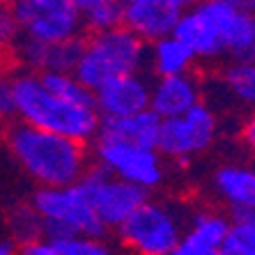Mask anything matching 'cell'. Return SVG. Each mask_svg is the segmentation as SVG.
Returning <instances> with one entry per match:
<instances>
[{
    "label": "cell",
    "mask_w": 255,
    "mask_h": 255,
    "mask_svg": "<svg viewBox=\"0 0 255 255\" xmlns=\"http://www.w3.org/2000/svg\"><path fill=\"white\" fill-rule=\"evenodd\" d=\"M5 142L16 161L44 189L74 186L88 170L85 145L71 138L35 129L25 122H9L5 129Z\"/></svg>",
    "instance_id": "cell-1"
},
{
    "label": "cell",
    "mask_w": 255,
    "mask_h": 255,
    "mask_svg": "<svg viewBox=\"0 0 255 255\" xmlns=\"http://www.w3.org/2000/svg\"><path fill=\"white\" fill-rule=\"evenodd\" d=\"M14 104L21 122L35 129L58 133L71 140L85 142L95 140L99 133L101 118L92 106H74L55 99L42 85L37 74H21L12 81Z\"/></svg>",
    "instance_id": "cell-2"
},
{
    "label": "cell",
    "mask_w": 255,
    "mask_h": 255,
    "mask_svg": "<svg viewBox=\"0 0 255 255\" xmlns=\"http://www.w3.org/2000/svg\"><path fill=\"white\" fill-rule=\"evenodd\" d=\"M145 65L147 44H142L125 25H120L83 39V53L74 69V78L90 92H97L104 83L118 76L140 74Z\"/></svg>",
    "instance_id": "cell-3"
},
{
    "label": "cell",
    "mask_w": 255,
    "mask_h": 255,
    "mask_svg": "<svg viewBox=\"0 0 255 255\" xmlns=\"http://www.w3.org/2000/svg\"><path fill=\"white\" fill-rule=\"evenodd\" d=\"M32 209L42 219V232L48 242H62L71 237L104 239L106 228L97 219L81 186L39 189L32 198Z\"/></svg>",
    "instance_id": "cell-4"
},
{
    "label": "cell",
    "mask_w": 255,
    "mask_h": 255,
    "mask_svg": "<svg viewBox=\"0 0 255 255\" xmlns=\"http://www.w3.org/2000/svg\"><path fill=\"white\" fill-rule=\"evenodd\" d=\"M118 235L136 255H172L179 239L184 237V228L172 205L145 200L118 228Z\"/></svg>",
    "instance_id": "cell-5"
},
{
    "label": "cell",
    "mask_w": 255,
    "mask_h": 255,
    "mask_svg": "<svg viewBox=\"0 0 255 255\" xmlns=\"http://www.w3.org/2000/svg\"><path fill=\"white\" fill-rule=\"evenodd\" d=\"M12 14L28 39L42 44H62L83 32L76 0H18L12 2Z\"/></svg>",
    "instance_id": "cell-6"
},
{
    "label": "cell",
    "mask_w": 255,
    "mask_h": 255,
    "mask_svg": "<svg viewBox=\"0 0 255 255\" xmlns=\"http://www.w3.org/2000/svg\"><path fill=\"white\" fill-rule=\"evenodd\" d=\"M219 133V120L207 104H198L184 115L172 120H161L156 152L179 163H186L191 156L202 154L212 147Z\"/></svg>",
    "instance_id": "cell-7"
},
{
    "label": "cell",
    "mask_w": 255,
    "mask_h": 255,
    "mask_svg": "<svg viewBox=\"0 0 255 255\" xmlns=\"http://www.w3.org/2000/svg\"><path fill=\"white\" fill-rule=\"evenodd\" d=\"M81 191L88 198L90 207L95 209L97 219L104 223V228H120L131 214L147 200V193L138 186H131L122 179L108 175L104 168L95 166L85 170V175L78 182Z\"/></svg>",
    "instance_id": "cell-8"
},
{
    "label": "cell",
    "mask_w": 255,
    "mask_h": 255,
    "mask_svg": "<svg viewBox=\"0 0 255 255\" xmlns=\"http://www.w3.org/2000/svg\"><path fill=\"white\" fill-rule=\"evenodd\" d=\"M95 159L97 166L104 168L108 175L138 186L145 193L163 182V163L156 149H142L127 142L97 138Z\"/></svg>",
    "instance_id": "cell-9"
},
{
    "label": "cell",
    "mask_w": 255,
    "mask_h": 255,
    "mask_svg": "<svg viewBox=\"0 0 255 255\" xmlns=\"http://www.w3.org/2000/svg\"><path fill=\"white\" fill-rule=\"evenodd\" d=\"M198 7L216 30L223 53L235 65H255V14L242 0H207Z\"/></svg>",
    "instance_id": "cell-10"
},
{
    "label": "cell",
    "mask_w": 255,
    "mask_h": 255,
    "mask_svg": "<svg viewBox=\"0 0 255 255\" xmlns=\"http://www.w3.org/2000/svg\"><path fill=\"white\" fill-rule=\"evenodd\" d=\"M186 9L184 0H127L122 2V25L142 44H154L172 35Z\"/></svg>",
    "instance_id": "cell-11"
},
{
    "label": "cell",
    "mask_w": 255,
    "mask_h": 255,
    "mask_svg": "<svg viewBox=\"0 0 255 255\" xmlns=\"http://www.w3.org/2000/svg\"><path fill=\"white\" fill-rule=\"evenodd\" d=\"M149 92L152 85L142 74L118 76L104 83L95 95V108L101 120L129 118V115L149 111Z\"/></svg>",
    "instance_id": "cell-12"
},
{
    "label": "cell",
    "mask_w": 255,
    "mask_h": 255,
    "mask_svg": "<svg viewBox=\"0 0 255 255\" xmlns=\"http://www.w3.org/2000/svg\"><path fill=\"white\" fill-rule=\"evenodd\" d=\"M198 104H200V83L191 74L159 78L149 92V111L159 120L179 118Z\"/></svg>",
    "instance_id": "cell-13"
},
{
    "label": "cell",
    "mask_w": 255,
    "mask_h": 255,
    "mask_svg": "<svg viewBox=\"0 0 255 255\" xmlns=\"http://www.w3.org/2000/svg\"><path fill=\"white\" fill-rule=\"evenodd\" d=\"M159 129H161V120L152 111H142V113L129 115V118L101 120L97 138L127 142V145L142 149H156Z\"/></svg>",
    "instance_id": "cell-14"
},
{
    "label": "cell",
    "mask_w": 255,
    "mask_h": 255,
    "mask_svg": "<svg viewBox=\"0 0 255 255\" xmlns=\"http://www.w3.org/2000/svg\"><path fill=\"white\" fill-rule=\"evenodd\" d=\"M172 37L179 39L196 60H216L223 55V46L209 18L200 12V7H189L177 21Z\"/></svg>",
    "instance_id": "cell-15"
},
{
    "label": "cell",
    "mask_w": 255,
    "mask_h": 255,
    "mask_svg": "<svg viewBox=\"0 0 255 255\" xmlns=\"http://www.w3.org/2000/svg\"><path fill=\"white\" fill-rule=\"evenodd\" d=\"M214 189L232 209H255V168L221 166L214 172Z\"/></svg>",
    "instance_id": "cell-16"
},
{
    "label": "cell",
    "mask_w": 255,
    "mask_h": 255,
    "mask_svg": "<svg viewBox=\"0 0 255 255\" xmlns=\"http://www.w3.org/2000/svg\"><path fill=\"white\" fill-rule=\"evenodd\" d=\"M147 62L152 65V69H154V74L159 78H168V76L191 74V67H193L196 58L191 55V51L184 44L170 35L149 46Z\"/></svg>",
    "instance_id": "cell-17"
},
{
    "label": "cell",
    "mask_w": 255,
    "mask_h": 255,
    "mask_svg": "<svg viewBox=\"0 0 255 255\" xmlns=\"http://www.w3.org/2000/svg\"><path fill=\"white\" fill-rule=\"evenodd\" d=\"M76 9L83 30H90L92 35L122 25V2L118 0H76Z\"/></svg>",
    "instance_id": "cell-18"
},
{
    "label": "cell",
    "mask_w": 255,
    "mask_h": 255,
    "mask_svg": "<svg viewBox=\"0 0 255 255\" xmlns=\"http://www.w3.org/2000/svg\"><path fill=\"white\" fill-rule=\"evenodd\" d=\"M221 255H255V209H232L230 230L219 249Z\"/></svg>",
    "instance_id": "cell-19"
},
{
    "label": "cell",
    "mask_w": 255,
    "mask_h": 255,
    "mask_svg": "<svg viewBox=\"0 0 255 255\" xmlns=\"http://www.w3.org/2000/svg\"><path fill=\"white\" fill-rule=\"evenodd\" d=\"M42 85L55 97V99L74 104V106H92L95 108V95L85 85L74 78V74H37Z\"/></svg>",
    "instance_id": "cell-20"
},
{
    "label": "cell",
    "mask_w": 255,
    "mask_h": 255,
    "mask_svg": "<svg viewBox=\"0 0 255 255\" xmlns=\"http://www.w3.org/2000/svg\"><path fill=\"white\" fill-rule=\"evenodd\" d=\"M228 230H230V221L228 216L219 212H198L191 219V228L186 230L189 237H193L196 242L205 244L209 249L219 251L223 239H226Z\"/></svg>",
    "instance_id": "cell-21"
},
{
    "label": "cell",
    "mask_w": 255,
    "mask_h": 255,
    "mask_svg": "<svg viewBox=\"0 0 255 255\" xmlns=\"http://www.w3.org/2000/svg\"><path fill=\"white\" fill-rule=\"evenodd\" d=\"M83 53V37L62 44H46L42 74H74Z\"/></svg>",
    "instance_id": "cell-22"
},
{
    "label": "cell",
    "mask_w": 255,
    "mask_h": 255,
    "mask_svg": "<svg viewBox=\"0 0 255 255\" xmlns=\"http://www.w3.org/2000/svg\"><path fill=\"white\" fill-rule=\"evenodd\" d=\"M223 81L235 99L255 111V65H230Z\"/></svg>",
    "instance_id": "cell-23"
},
{
    "label": "cell",
    "mask_w": 255,
    "mask_h": 255,
    "mask_svg": "<svg viewBox=\"0 0 255 255\" xmlns=\"http://www.w3.org/2000/svg\"><path fill=\"white\" fill-rule=\"evenodd\" d=\"M9 228L12 235L21 246L32 242H39L42 235V219L32 207H16L9 214Z\"/></svg>",
    "instance_id": "cell-24"
},
{
    "label": "cell",
    "mask_w": 255,
    "mask_h": 255,
    "mask_svg": "<svg viewBox=\"0 0 255 255\" xmlns=\"http://www.w3.org/2000/svg\"><path fill=\"white\" fill-rule=\"evenodd\" d=\"M60 255H115L113 246L104 239L92 237H71L62 242H51Z\"/></svg>",
    "instance_id": "cell-25"
},
{
    "label": "cell",
    "mask_w": 255,
    "mask_h": 255,
    "mask_svg": "<svg viewBox=\"0 0 255 255\" xmlns=\"http://www.w3.org/2000/svg\"><path fill=\"white\" fill-rule=\"evenodd\" d=\"M18 30L21 28L12 14V5L0 2V48H9V44L16 42Z\"/></svg>",
    "instance_id": "cell-26"
},
{
    "label": "cell",
    "mask_w": 255,
    "mask_h": 255,
    "mask_svg": "<svg viewBox=\"0 0 255 255\" xmlns=\"http://www.w3.org/2000/svg\"><path fill=\"white\" fill-rule=\"evenodd\" d=\"M44 53H46V44L28 39V37H25L23 42H21V46H18V58L23 60L28 67H32V69H42Z\"/></svg>",
    "instance_id": "cell-27"
},
{
    "label": "cell",
    "mask_w": 255,
    "mask_h": 255,
    "mask_svg": "<svg viewBox=\"0 0 255 255\" xmlns=\"http://www.w3.org/2000/svg\"><path fill=\"white\" fill-rule=\"evenodd\" d=\"M16 115V104H14L12 83L0 78V122H12Z\"/></svg>",
    "instance_id": "cell-28"
},
{
    "label": "cell",
    "mask_w": 255,
    "mask_h": 255,
    "mask_svg": "<svg viewBox=\"0 0 255 255\" xmlns=\"http://www.w3.org/2000/svg\"><path fill=\"white\" fill-rule=\"evenodd\" d=\"M172 255H221V253L219 251H214V249H209V246H205V244L196 242V239L189 237V235L184 232V237L179 239L177 249L172 251Z\"/></svg>",
    "instance_id": "cell-29"
},
{
    "label": "cell",
    "mask_w": 255,
    "mask_h": 255,
    "mask_svg": "<svg viewBox=\"0 0 255 255\" xmlns=\"http://www.w3.org/2000/svg\"><path fill=\"white\" fill-rule=\"evenodd\" d=\"M18 255H60L58 249H55L51 242H32V244H25L18 249Z\"/></svg>",
    "instance_id": "cell-30"
},
{
    "label": "cell",
    "mask_w": 255,
    "mask_h": 255,
    "mask_svg": "<svg viewBox=\"0 0 255 255\" xmlns=\"http://www.w3.org/2000/svg\"><path fill=\"white\" fill-rule=\"evenodd\" d=\"M242 142L255 154V111L246 118V122L242 125Z\"/></svg>",
    "instance_id": "cell-31"
},
{
    "label": "cell",
    "mask_w": 255,
    "mask_h": 255,
    "mask_svg": "<svg viewBox=\"0 0 255 255\" xmlns=\"http://www.w3.org/2000/svg\"><path fill=\"white\" fill-rule=\"evenodd\" d=\"M0 255H18V249L12 242H2L0 244Z\"/></svg>",
    "instance_id": "cell-32"
}]
</instances>
